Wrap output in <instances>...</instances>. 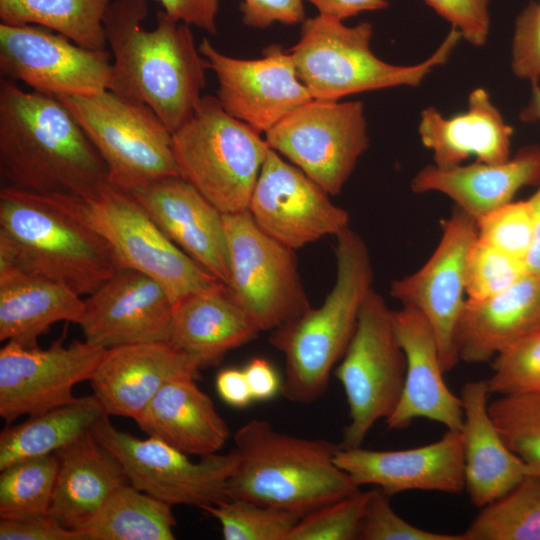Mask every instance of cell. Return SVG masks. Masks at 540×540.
Masks as SVG:
<instances>
[{
	"mask_svg": "<svg viewBox=\"0 0 540 540\" xmlns=\"http://www.w3.org/2000/svg\"><path fill=\"white\" fill-rule=\"evenodd\" d=\"M243 370L253 400L267 401L281 392L282 382L275 368L266 359L253 358Z\"/></svg>",
	"mask_w": 540,
	"mask_h": 540,
	"instance_id": "cell-49",
	"label": "cell"
},
{
	"mask_svg": "<svg viewBox=\"0 0 540 540\" xmlns=\"http://www.w3.org/2000/svg\"><path fill=\"white\" fill-rule=\"evenodd\" d=\"M372 25L347 26L317 15L302 23L298 42L289 50L298 78L313 99L338 101L348 95L398 86H417L449 59L460 41L452 28L430 57L414 65H394L370 47Z\"/></svg>",
	"mask_w": 540,
	"mask_h": 540,
	"instance_id": "cell-6",
	"label": "cell"
},
{
	"mask_svg": "<svg viewBox=\"0 0 540 540\" xmlns=\"http://www.w3.org/2000/svg\"><path fill=\"white\" fill-rule=\"evenodd\" d=\"M47 197L98 233L121 268L156 280L173 304L221 282L171 241L126 190L107 183L85 198Z\"/></svg>",
	"mask_w": 540,
	"mask_h": 540,
	"instance_id": "cell-8",
	"label": "cell"
},
{
	"mask_svg": "<svg viewBox=\"0 0 540 540\" xmlns=\"http://www.w3.org/2000/svg\"><path fill=\"white\" fill-rule=\"evenodd\" d=\"M171 18L207 33L217 31L219 0H155Z\"/></svg>",
	"mask_w": 540,
	"mask_h": 540,
	"instance_id": "cell-48",
	"label": "cell"
},
{
	"mask_svg": "<svg viewBox=\"0 0 540 540\" xmlns=\"http://www.w3.org/2000/svg\"><path fill=\"white\" fill-rule=\"evenodd\" d=\"M55 454L59 466L49 514L65 527L79 530L129 481L119 460L91 431Z\"/></svg>",
	"mask_w": 540,
	"mask_h": 540,
	"instance_id": "cell-30",
	"label": "cell"
},
{
	"mask_svg": "<svg viewBox=\"0 0 540 540\" xmlns=\"http://www.w3.org/2000/svg\"><path fill=\"white\" fill-rule=\"evenodd\" d=\"M172 507L127 483L76 531L82 540H173L177 521Z\"/></svg>",
	"mask_w": 540,
	"mask_h": 540,
	"instance_id": "cell-33",
	"label": "cell"
},
{
	"mask_svg": "<svg viewBox=\"0 0 540 540\" xmlns=\"http://www.w3.org/2000/svg\"><path fill=\"white\" fill-rule=\"evenodd\" d=\"M511 69L532 83L540 78V2H530L518 15L512 38Z\"/></svg>",
	"mask_w": 540,
	"mask_h": 540,
	"instance_id": "cell-44",
	"label": "cell"
},
{
	"mask_svg": "<svg viewBox=\"0 0 540 540\" xmlns=\"http://www.w3.org/2000/svg\"><path fill=\"white\" fill-rule=\"evenodd\" d=\"M215 387L219 397L231 407L244 408L253 401L243 369L220 370L215 379Z\"/></svg>",
	"mask_w": 540,
	"mask_h": 540,
	"instance_id": "cell-50",
	"label": "cell"
},
{
	"mask_svg": "<svg viewBox=\"0 0 540 540\" xmlns=\"http://www.w3.org/2000/svg\"><path fill=\"white\" fill-rule=\"evenodd\" d=\"M193 377L166 383L134 421L148 436L199 457L218 453L230 437L226 421Z\"/></svg>",
	"mask_w": 540,
	"mask_h": 540,
	"instance_id": "cell-28",
	"label": "cell"
},
{
	"mask_svg": "<svg viewBox=\"0 0 540 540\" xmlns=\"http://www.w3.org/2000/svg\"><path fill=\"white\" fill-rule=\"evenodd\" d=\"M248 211L270 237L293 250L349 227V213L302 170L269 149Z\"/></svg>",
	"mask_w": 540,
	"mask_h": 540,
	"instance_id": "cell-18",
	"label": "cell"
},
{
	"mask_svg": "<svg viewBox=\"0 0 540 540\" xmlns=\"http://www.w3.org/2000/svg\"><path fill=\"white\" fill-rule=\"evenodd\" d=\"M179 175L221 213L248 210L270 149L260 133L229 115L217 97L202 96L193 115L172 133Z\"/></svg>",
	"mask_w": 540,
	"mask_h": 540,
	"instance_id": "cell-7",
	"label": "cell"
},
{
	"mask_svg": "<svg viewBox=\"0 0 540 540\" xmlns=\"http://www.w3.org/2000/svg\"><path fill=\"white\" fill-rule=\"evenodd\" d=\"M221 525L225 540H287L302 517L294 512L240 498L204 509Z\"/></svg>",
	"mask_w": 540,
	"mask_h": 540,
	"instance_id": "cell-37",
	"label": "cell"
},
{
	"mask_svg": "<svg viewBox=\"0 0 540 540\" xmlns=\"http://www.w3.org/2000/svg\"><path fill=\"white\" fill-rule=\"evenodd\" d=\"M487 380L469 381L461 391L465 489L475 507L501 498L530 475L507 446L488 409Z\"/></svg>",
	"mask_w": 540,
	"mask_h": 540,
	"instance_id": "cell-24",
	"label": "cell"
},
{
	"mask_svg": "<svg viewBox=\"0 0 540 540\" xmlns=\"http://www.w3.org/2000/svg\"><path fill=\"white\" fill-rule=\"evenodd\" d=\"M368 495L360 490L303 515L287 540L358 539Z\"/></svg>",
	"mask_w": 540,
	"mask_h": 540,
	"instance_id": "cell-39",
	"label": "cell"
},
{
	"mask_svg": "<svg viewBox=\"0 0 540 540\" xmlns=\"http://www.w3.org/2000/svg\"><path fill=\"white\" fill-rule=\"evenodd\" d=\"M76 118L108 170V182L126 191L180 176L172 133L145 103L111 90L58 96Z\"/></svg>",
	"mask_w": 540,
	"mask_h": 540,
	"instance_id": "cell-9",
	"label": "cell"
},
{
	"mask_svg": "<svg viewBox=\"0 0 540 540\" xmlns=\"http://www.w3.org/2000/svg\"><path fill=\"white\" fill-rule=\"evenodd\" d=\"M110 53L79 46L65 36L33 24H0V70L6 79L34 91L87 96L110 90Z\"/></svg>",
	"mask_w": 540,
	"mask_h": 540,
	"instance_id": "cell-14",
	"label": "cell"
},
{
	"mask_svg": "<svg viewBox=\"0 0 540 540\" xmlns=\"http://www.w3.org/2000/svg\"><path fill=\"white\" fill-rule=\"evenodd\" d=\"M462 535L464 540H540V475H528L481 508Z\"/></svg>",
	"mask_w": 540,
	"mask_h": 540,
	"instance_id": "cell-35",
	"label": "cell"
},
{
	"mask_svg": "<svg viewBox=\"0 0 540 540\" xmlns=\"http://www.w3.org/2000/svg\"><path fill=\"white\" fill-rule=\"evenodd\" d=\"M304 0H241L242 22L251 28L264 29L274 23L294 25L306 19Z\"/></svg>",
	"mask_w": 540,
	"mask_h": 540,
	"instance_id": "cell-47",
	"label": "cell"
},
{
	"mask_svg": "<svg viewBox=\"0 0 540 540\" xmlns=\"http://www.w3.org/2000/svg\"><path fill=\"white\" fill-rule=\"evenodd\" d=\"M418 134L431 150L434 165L443 169L459 166L470 157L491 164L511 157L513 128L483 88L474 89L467 110L452 117H445L433 106L423 109Z\"/></svg>",
	"mask_w": 540,
	"mask_h": 540,
	"instance_id": "cell-26",
	"label": "cell"
},
{
	"mask_svg": "<svg viewBox=\"0 0 540 540\" xmlns=\"http://www.w3.org/2000/svg\"><path fill=\"white\" fill-rule=\"evenodd\" d=\"M128 192L171 241L227 285L230 269L223 213L181 176Z\"/></svg>",
	"mask_w": 540,
	"mask_h": 540,
	"instance_id": "cell-21",
	"label": "cell"
},
{
	"mask_svg": "<svg viewBox=\"0 0 540 540\" xmlns=\"http://www.w3.org/2000/svg\"><path fill=\"white\" fill-rule=\"evenodd\" d=\"M528 273L524 260L476 239L467 261L466 296L481 300L511 287Z\"/></svg>",
	"mask_w": 540,
	"mask_h": 540,
	"instance_id": "cell-41",
	"label": "cell"
},
{
	"mask_svg": "<svg viewBox=\"0 0 540 540\" xmlns=\"http://www.w3.org/2000/svg\"><path fill=\"white\" fill-rule=\"evenodd\" d=\"M457 29L469 44L481 47L490 34V0H424Z\"/></svg>",
	"mask_w": 540,
	"mask_h": 540,
	"instance_id": "cell-45",
	"label": "cell"
},
{
	"mask_svg": "<svg viewBox=\"0 0 540 540\" xmlns=\"http://www.w3.org/2000/svg\"><path fill=\"white\" fill-rule=\"evenodd\" d=\"M0 169L9 187L85 198L108 182L102 157L56 96L0 81Z\"/></svg>",
	"mask_w": 540,
	"mask_h": 540,
	"instance_id": "cell-1",
	"label": "cell"
},
{
	"mask_svg": "<svg viewBox=\"0 0 540 540\" xmlns=\"http://www.w3.org/2000/svg\"><path fill=\"white\" fill-rule=\"evenodd\" d=\"M488 409L507 446L540 475V394L500 396Z\"/></svg>",
	"mask_w": 540,
	"mask_h": 540,
	"instance_id": "cell-38",
	"label": "cell"
},
{
	"mask_svg": "<svg viewBox=\"0 0 540 540\" xmlns=\"http://www.w3.org/2000/svg\"><path fill=\"white\" fill-rule=\"evenodd\" d=\"M529 200L533 211V236L525 264L529 273L540 277V187Z\"/></svg>",
	"mask_w": 540,
	"mask_h": 540,
	"instance_id": "cell-52",
	"label": "cell"
},
{
	"mask_svg": "<svg viewBox=\"0 0 540 540\" xmlns=\"http://www.w3.org/2000/svg\"><path fill=\"white\" fill-rule=\"evenodd\" d=\"M336 238V281L323 303L275 328L269 337L284 356L281 393L291 402L309 404L324 394L373 288L374 272L363 238L349 227Z\"/></svg>",
	"mask_w": 540,
	"mask_h": 540,
	"instance_id": "cell-4",
	"label": "cell"
},
{
	"mask_svg": "<svg viewBox=\"0 0 540 540\" xmlns=\"http://www.w3.org/2000/svg\"><path fill=\"white\" fill-rule=\"evenodd\" d=\"M147 0H113L104 18L113 59L111 91L149 106L173 133L194 113L206 86L205 58L190 25L164 11L145 30Z\"/></svg>",
	"mask_w": 540,
	"mask_h": 540,
	"instance_id": "cell-2",
	"label": "cell"
},
{
	"mask_svg": "<svg viewBox=\"0 0 540 540\" xmlns=\"http://www.w3.org/2000/svg\"><path fill=\"white\" fill-rule=\"evenodd\" d=\"M335 463L358 486L375 485L389 497L410 490L458 494L465 489L461 431L447 430L436 442L402 450L339 446Z\"/></svg>",
	"mask_w": 540,
	"mask_h": 540,
	"instance_id": "cell-20",
	"label": "cell"
},
{
	"mask_svg": "<svg viewBox=\"0 0 540 540\" xmlns=\"http://www.w3.org/2000/svg\"><path fill=\"white\" fill-rule=\"evenodd\" d=\"M539 330L540 277L528 272L494 296L467 299L454 340L460 360L483 363Z\"/></svg>",
	"mask_w": 540,
	"mask_h": 540,
	"instance_id": "cell-25",
	"label": "cell"
},
{
	"mask_svg": "<svg viewBox=\"0 0 540 540\" xmlns=\"http://www.w3.org/2000/svg\"><path fill=\"white\" fill-rule=\"evenodd\" d=\"M57 455L32 457L0 470V518L49 514L58 472Z\"/></svg>",
	"mask_w": 540,
	"mask_h": 540,
	"instance_id": "cell-36",
	"label": "cell"
},
{
	"mask_svg": "<svg viewBox=\"0 0 540 540\" xmlns=\"http://www.w3.org/2000/svg\"><path fill=\"white\" fill-rule=\"evenodd\" d=\"M476 239V220L455 206L425 264L390 286L394 299L419 311L431 325L445 373L460 360L454 337L467 300V261Z\"/></svg>",
	"mask_w": 540,
	"mask_h": 540,
	"instance_id": "cell-15",
	"label": "cell"
},
{
	"mask_svg": "<svg viewBox=\"0 0 540 540\" xmlns=\"http://www.w3.org/2000/svg\"><path fill=\"white\" fill-rule=\"evenodd\" d=\"M236 467L228 498H240L303 516L360 491L335 463L339 445L292 436L252 419L234 433Z\"/></svg>",
	"mask_w": 540,
	"mask_h": 540,
	"instance_id": "cell-3",
	"label": "cell"
},
{
	"mask_svg": "<svg viewBox=\"0 0 540 540\" xmlns=\"http://www.w3.org/2000/svg\"><path fill=\"white\" fill-rule=\"evenodd\" d=\"M105 349L86 340L63 339L48 348L8 341L0 349V417L9 426L77 400L73 388L90 380Z\"/></svg>",
	"mask_w": 540,
	"mask_h": 540,
	"instance_id": "cell-16",
	"label": "cell"
},
{
	"mask_svg": "<svg viewBox=\"0 0 540 540\" xmlns=\"http://www.w3.org/2000/svg\"><path fill=\"white\" fill-rule=\"evenodd\" d=\"M540 181V147L529 146L502 163L474 162L452 168L427 165L411 181L415 193L439 192L475 220Z\"/></svg>",
	"mask_w": 540,
	"mask_h": 540,
	"instance_id": "cell-27",
	"label": "cell"
},
{
	"mask_svg": "<svg viewBox=\"0 0 540 540\" xmlns=\"http://www.w3.org/2000/svg\"><path fill=\"white\" fill-rule=\"evenodd\" d=\"M406 359L390 310L373 288L362 305L350 344L335 370L349 422L341 448L360 447L372 427L395 410L404 385Z\"/></svg>",
	"mask_w": 540,
	"mask_h": 540,
	"instance_id": "cell-10",
	"label": "cell"
},
{
	"mask_svg": "<svg viewBox=\"0 0 540 540\" xmlns=\"http://www.w3.org/2000/svg\"><path fill=\"white\" fill-rule=\"evenodd\" d=\"M396 335L406 359V373L399 402L385 420L390 430L408 427L425 418L447 430L461 431L464 414L460 397L447 387L435 333L416 309L392 310Z\"/></svg>",
	"mask_w": 540,
	"mask_h": 540,
	"instance_id": "cell-23",
	"label": "cell"
},
{
	"mask_svg": "<svg viewBox=\"0 0 540 540\" xmlns=\"http://www.w3.org/2000/svg\"><path fill=\"white\" fill-rule=\"evenodd\" d=\"M174 304L150 276L121 268L84 299V340L109 349L169 342Z\"/></svg>",
	"mask_w": 540,
	"mask_h": 540,
	"instance_id": "cell-19",
	"label": "cell"
},
{
	"mask_svg": "<svg viewBox=\"0 0 540 540\" xmlns=\"http://www.w3.org/2000/svg\"><path fill=\"white\" fill-rule=\"evenodd\" d=\"M104 415L91 395L7 426L0 434V470L20 460L54 454L90 432Z\"/></svg>",
	"mask_w": 540,
	"mask_h": 540,
	"instance_id": "cell-32",
	"label": "cell"
},
{
	"mask_svg": "<svg viewBox=\"0 0 540 540\" xmlns=\"http://www.w3.org/2000/svg\"><path fill=\"white\" fill-rule=\"evenodd\" d=\"M111 0H0L1 22L33 24L55 31L75 44L104 50V18Z\"/></svg>",
	"mask_w": 540,
	"mask_h": 540,
	"instance_id": "cell-34",
	"label": "cell"
},
{
	"mask_svg": "<svg viewBox=\"0 0 540 540\" xmlns=\"http://www.w3.org/2000/svg\"><path fill=\"white\" fill-rule=\"evenodd\" d=\"M84 299L64 285L0 265V340L26 348L37 347L38 339L61 321L79 324Z\"/></svg>",
	"mask_w": 540,
	"mask_h": 540,
	"instance_id": "cell-31",
	"label": "cell"
},
{
	"mask_svg": "<svg viewBox=\"0 0 540 540\" xmlns=\"http://www.w3.org/2000/svg\"><path fill=\"white\" fill-rule=\"evenodd\" d=\"M311 3L319 15L340 21L360 13L377 11L389 6L390 0H306Z\"/></svg>",
	"mask_w": 540,
	"mask_h": 540,
	"instance_id": "cell-51",
	"label": "cell"
},
{
	"mask_svg": "<svg viewBox=\"0 0 540 540\" xmlns=\"http://www.w3.org/2000/svg\"><path fill=\"white\" fill-rule=\"evenodd\" d=\"M198 47L216 75V97L223 109L260 134L313 99L297 76L290 52L280 45L267 46L258 59L225 55L207 38Z\"/></svg>",
	"mask_w": 540,
	"mask_h": 540,
	"instance_id": "cell-17",
	"label": "cell"
},
{
	"mask_svg": "<svg viewBox=\"0 0 540 540\" xmlns=\"http://www.w3.org/2000/svg\"><path fill=\"white\" fill-rule=\"evenodd\" d=\"M227 287L260 331H272L311 308L294 250L266 234L248 210L224 214Z\"/></svg>",
	"mask_w": 540,
	"mask_h": 540,
	"instance_id": "cell-11",
	"label": "cell"
},
{
	"mask_svg": "<svg viewBox=\"0 0 540 540\" xmlns=\"http://www.w3.org/2000/svg\"><path fill=\"white\" fill-rule=\"evenodd\" d=\"M265 140L329 195H336L369 147L363 104L312 99L268 130Z\"/></svg>",
	"mask_w": 540,
	"mask_h": 540,
	"instance_id": "cell-13",
	"label": "cell"
},
{
	"mask_svg": "<svg viewBox=\"0 0 540 540\" xmlns=\"http://www.w3.org/2000/svg\"><path fill=\"white\" fill-rule=\"evenodd\" d=\"M0 540H82L50 514L0 518Z\"/></svg>",
	"mask_w": 540,
	"mask_h": 540,
	"instance_id": "cell-46",
	"label": "cell"
},
{
	"mask_svg": "<svg viewBox=\"0 0 540 540\" xmlns=\"http://www.w3.org/2000/svg\"><path fill=\"white\" fill-rule=\"evenodd\" d=\"M258 327L223 282L174 304L169 343L202 368L217 364L230 350L253 340Z\"/></svg>",
	"mask_w": 540,
	"mask_h": 540,
	"instance_id": "cell-29",
	"label": "cell"
},
{
	"mask_svg": "<svg viewBox=\"0 0 540 540\" xmlns=\"http://www.w3.org/2000/svg\"><path fill=\"white\" fill-rule=\"evenodd\" d=\"M477 237L488 245L525 261L533 236L529 198L511 201L476 220Z\"/></svg>",
	"mask_w": 540,
	"mask_h": 540,
	"instance_id": "cell-42",
	"label": "cell"
},
{
	"mask_svg": "<svg viewBox=\"0 0 540 540\" xmlns=\"http://www.w3.org/2000/svg\"><path fill=\"white\" fill-rule=\"evenodd\" d=\"M358 539L361 540H464L462 534H445L414 526L391 507L380 489L369 490Z\"/></svg>",
	"mask_w": 540,
	"mask_h": 540,
	"instance_id": "cell-43",
	"label": "cell"
},
{
	"mask_svg": "<svg viewBox=\"0 0 540 540\" xmlns=\"http://www.w3.org/2000/svg\"><path fill=\"white\" fill-rule=\"evenodd\" d=\"M95 439L121 463L129 484L171 506L206 507L226 500L237 457L233 450L192 461L158 438H137L104 415L92 427Z\"/></svg>",
	"mask_w": 540,
	"mask_h": 540,
	"instance_id": "cell-12",
	"label": "cell"
},
{
	"mask_svg": "<svg viewBox=\"0 0 540 540\" xmlns=\"http://www.w3.org/2000/svg\"><path fill=\"white\" fill-rule=\"evenodd\" d=\"M201 368L169 342L139 343L105 349L89 382L107 415L134 420L166 383Z\"/></svg>",
	"mask_w": 540,
	"mask_h": 540,
	"instance_id": "cell-22",
	"label": "cell"
},
{
	"mask_svg": "<svg viewBox=\"0 0 540 540\" xmlns=\"http://www.w3.org/2000/svg\"><path fill=\"white\" fill-rule=\"evenodd\" d=\"M0 265L89 295L121 269L108 243L47 196L0 192Z\"/></svg>",
	"mask_w": 540,
	"mask_h": 540,
	"instance_id": "cell-5",
	"label": "cell"
},
{
	"mask_svg": "<svg viewBox=\"0 0 540 540\" xmlns=\"http://www.w3.org/2000/svg\"><path fill=\"white\" fill-rule=\"evenodd\" d=\"M492 371L491 394H540V330L494 357Z\"/></svg>",
	"mask_w": 540,
	"mask_h": 540,
	"instance_id": "cell-40",
	"label": "cell"
},
{
	"mask_svg": "<svg viewBox=\"0 0 540 540\" xmlns=\"http://www.w3.org/2000/svg\"><path fill=\"white\" fill-rule=\"evenodd\" d=\"M520 118L525 122L540 121V86L537 82L532 83L531 99L522 110Z\"/></svg>",
	"mask_w": 540,
	"mask_h": 540,
	"instance_id": "cell-53",
	"label": "cell"
}]
</instances>
